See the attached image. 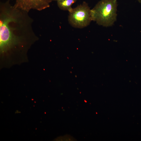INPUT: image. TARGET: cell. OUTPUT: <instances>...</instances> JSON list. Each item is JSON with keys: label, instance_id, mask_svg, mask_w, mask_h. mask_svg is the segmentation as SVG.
<instances>
[{"label": "cell", "instance_id": "obj_6", "mask_svg": "<svg viewBox=\"0 0 141 141\" xmlns=\"http://www.w3.org/2000/svg\"><path fill=\"white\" fill-rule=\"evenodd\" d=\"M48 0L50 2H51L52 1H57L58 0Z\"/></svg>", "mask_w": 141, "mask_h": 141}, {"label": "cell", "instance_id": "obj_7", "mask_svg": "<svg viewBox=\"0 0 141 141\" xmlns=\"http://www.w3.org/2000/svg\"><path fill=\"white\" fill-rule=\"evenodd\" d=\"M138 1L139 3H141V0H136Z\"/></svg>", "mask_w": 141, "mask_h": 141}, {"label": "cell", "instance_id": "obj_4", "mask_svg": "<svg viewBox=\"0 0 141 141\" xmlns=\"http://www.w3.org/2000/svg\"><path fill=\"white\" fill-rule=\"evenodd\" d=\"M50 3L48 0H16L14 6L23 11H28L31 9L40 10L49 7Z\"/></svg>", "mask_w": 141, "mask_h": 141}, {"label": "cell", "instance_id": "obj_1", "mask_svg": "<svg viewBox=\"0 0 141 141\" xmlns=\"http://www.w3.org/2000/svg\"><path fill=\"white\" fill-rule=\"evenodd\" d=\"M3 12L0 17V50L1 58L4 59L14 58L18 52L23 55L25 38L19 34L21 32L19 9L11 6L9 1L1 4Z\"/></svg>", "mask_w": 141, "mask_h": 141}, {"label": "cell", "instance_id": "obj_3", "mask_svg": "<svg viewBox=\"0 0 141 141\" xmlns=\"http://www.w3.org/2000/svg\"><path fill=\"white\" fill-rule=\"evenodd\" d=\"M69 12V23L74 27L81 28L86 27L92 21L91 9L85 2L72 8Z\"/></svg>", "mask_w": 141, "mask_h": 141}, {"label": "cell", "instance_id": "obj_5", "mask_svg": "<svg viewBox=\"0 0 141 141\" xmlns=\"http://www.w3.org/2000/svg\"><path fill=\"white\" fill-rule=\"evenodd\" d=\"M77 0H58L57 3L58 6L61 10H67L68 11L72 9V5Z\"/></svg>", "mask_w": 141, "mask_h": 141}, {"label": "cell", "instance_id": "obj_2", "mask_svg": "<svg viewBox=\"0 0 141 141\" xmlns=\"http://www.w3.org/2000/svg\"><path fill=\"white\" fill-rule=\"evenodd\" d=\"M117 0H101L91 9L92 20L105 27L112 26L116 20Z\"/></svg>", "mask_w": 141, "mask_h": 141}]
</instances>
